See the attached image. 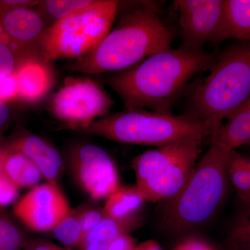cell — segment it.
<instances>
[{"instance_id": "cell-16", "label": "cell", "mask_w": 250, "mask_h": 250, "mask_svg": "<svg viewBox=\"0 0 250 250\" xmlns=\"http://www.w3.org/2000/svg\"><path fill=\"white\" fill-rule=\"evenodd\" d=\"M228 39L250 42V0H224L216 43Z\"/></svg>"}, {"instance_id": "cell-25", "label": "cell", "mask_w": 250, "mask_h": 250, "mask_svg": "<svg viewBox=\"0 0 250 250\" xmlns=\"http://www.w3.org/2000/svg\"><path fill=\"white\" fill-rule=\"evenodd\" d=\"M105 216L106 213L104 208H90L80 210V222L83 234V241L86 235L96 228Z\"/></svg>"}, {"instance_id": "cell-26", "label": "cell", "mask_w": 250, "mask_h": 250, "mask_svg": "<svg viewBox=\"0 0 250 250\" xmlns=\"http://www.w3.org/2000/svg\"><path fill=\"white\" fill-rule=\"evenodd\" d=\"M18 66L17 59L9 47L0 42V78L11 75Z\"/></svg>"}, {"instance_id": "cell-36", "label": "cell", "mask_w": 250, "mask_h": 250, "mask_svg": "<svg viewBox=\"0 0 250 250\" xmlns=\"http://www.w3.org/2000/svg\"><path fill=\"white\" fill-rule=\"evenodd\" d=\"M245 159H246L247 166H248L250 172V156L245 155Z\"/></svg>"}, {"instance_id": "cell-21", "label": "cell", "mask_w": 250, "mask_h": 250, "mask_svg": "<svg viewBox=\"0 0 250 250\" xmlns=\"http://www.w3.org/2000/svg\"><path fill=\"white\" fill-rule=\"evenodd\" d=\"M80 210H72L54 229L55 238L68 248H79L83 241Z\"/></svg>"}, {"instance_id": "cell-15", "label": "cell", "mask_w": 250, "mask_h": 250, "mask_svg": "<svg viewBox=\"0 0 250 250\" xmlns=\"http://www.w3.org/2000/svg\"><path fill=\"white\" fill-rule=\"evenodd\" d=\"M0 173L19 190L33 188L43 178L40 170L29 158L9 147L1 152Z\"/></svg>"}, {"instance_id": "cell-30", "label": "cell", "mask_w": 250, "mask_h": 250, "mask_svg": "<svg viewBox=\"0 0 250 250\" xmlns=\"http://www.w3.org/2000/svg\"><path fill=\"white\" fill-rule=\"evenodd\" d=\"M40 3V1L31 0H0V18L11 10L21 7L31 8Z\"/></svg>"}, {"instance_id": "cell-17", "label": "cell", "mask_w": 250, "mask_h": 250, "mask_svg": "<svg viewBox=\"0 0 250 250\" xmlns=\"http://www.w3.org/2000/svg\"><path fill=\"white\" fill-rule=\"evenodd\" d=\"M211 143L229 150L250 144V98L238 111L223 123Z\"/></svg>"}, {"instance_id": "cell-18", "label": "cell", "mask_w": 250, "mask_h": 250, "mask_svg": "<svg viewBox=\"0 0 250 250\" xmlns=\"http://www.w3.org/2000/svg\"><path fill=\"white\" fill-rule=\"evenodd\" d=\"M144 202L139 188L134 187H120L106 198L105 213L117 220H128L138 217Z\"/></svg>"}, {"instance_id": "cell-34", "label": "cell", "mask_w": 250, "mask_h": 250, "mask_svg": "<svg viewBox=\"0 0 250 250\" xmlns=\"http://www.w3.org/2000/svg\"><path fill=\"white\" fill-rule=\"evenodd\" d=\"M134 250H163L158 242L154 240H148L136 246Z\"/></svg>"}, {"instance_id": "cell-20", "label": "cell", "mask_w": 250, "mask_h": 250, "mask_svg": "<svg viewBox=\"0 0 250 250\" xmlns=\"http://www.w3.org/2000/svg\"><path fill=\"white\" fill-rule=\"evenodd\" d=\"M229 182L244 205H250V172L245 155L233 151L228 167Z\"/></svg>"}, {"instance_id": "cell-37", "label": "cell", "mask_w": 250, "mask_h": 250, "mask_svg": "<svg viewBox=\"0 0 250 250\" xmlns=\"http://www.w3.org/2000/svg\"><path fill=\"white\" fill-rule=\"evenodd\" d=\"M58 250H67L66 249H65V248H61V247H58Z\"/></svg>"}, {"instance_id": "cell-9", "label": "cell", "mask_w": 250, "mask_h": 250, "mask_svg": "<svg viewBox=\"0 0 250 250\" xmlns=\"http://www.w3.org/2000/svg\"><path fill=\"white\" fill-rule=\"evenodd\" d=\"M71 167L77 183L93 200L107 198L119 188L114 162L98 146L88 144L77 148L72 154Z\"/></svg>"}, {"instance_id": "cell-19", "label": "cell", "mask_w": 250, "mask_h": 250, "mask_svg": "<svg viewBox=\"0 0 250 250\" xmlns=\"http://www.w3.org/2000/svg\"><path fill=\"white\" fill-rule=\"evenodd\" d=\"M139 217L128 220H117L106 215L100 224L85 237L80 249L90 243H100L109 247L119 237L129 234L139 227Z\"/></svg>"}, {"instance_id": "cell-35", "label": "cell", "mask_w": 250, "mask_h": 250, "mask_svg": "<svg viewBox=\"0 0 250 250\" xmlns=\"http://www.w3.org/2000/svg\"><path fill=\"white\" fill-rule=\"evenodd\" d=\"M229 250H250V244H235L228 246Z\"/></svg>"}, {"instance_id": "cell-3", "label": "cell", "mask_w": 250, "mask_h": 250, "mask_svg": "<svg viewBox=\"0 0 250 250\" xmlns=\"http://www.w3.org/2000/svg\"><path fill=\"white\" fill-rule=\"evenodd\" d=\"M233 151L211 143L180 191L165 202L161 218L165 231L188 232L214 216L228 192V167Z\"/></svg>"}, {"instance_id": "cell-39", "label": "cell", "mask_w": 250, "mask_h": 250, "mask_svg": "<svg viewBox=\"0 0 250 250\" xmlns=\"http://www.w3.org/2000/svg\"><path fill=\"white\" fill-rule=\"evenodd\" d=\"M248 146H250V145H248Z\"/></svg>"}, {"instance_id": "cell-14", "label": "cell", "mask_w": 250, "mask_h": 250, "mask_svg": "<svg viewBox=\"0 0 250 250\" xmlns=\"http://www.w3.org/2000/svg\"><path fill=\"white\" fill-rule=\"evenodd\" d=\"M17 80L19 98L35 103L48 91L52 83L50 72L37 59L26 61L18 65L15 71Z\"/></svg>"}, {"instance_id": "cell-10", "label": "cell", "mask_w": 250, "mask_h": 250, "mask_svg": "<svg viewBox=\"0 0 250 250\" xmlns=\"http://www.w3.org/2000/svg\"><path fill=\"white\" fill-rule=\"evenodd\" d=\"M70 211V204L60 188L49 183L31 188L14 209L16 216L36 232L53 230Z\"/></svg>"}, {"instance_id": "cell-24", "label": "cell", "mask_w": 250, "mask_h": 250, "mask_svg": "<svg viewBox=\"0 0 250 250\" xmlns=\"http://www.w3.org/2000/svg\"><path fill=\"white\" fill-rule=\"evenodd\" d=\"M227 243L228 246L250 244V205H245L237 216Z\"/></svg>"}, {"instance_id": "cell-27", "label": "cell", "mask_w": 250, "mask_h": 250, "mask_svg": "<svg viewBox=\"0 0 250 250\" xmlns=\"http://www.w3.org/2000/svg\"><path fill=\"white\" fill-rule=\"evenodd\" d=\"M19 98V90L15 72L0 78V100L6 102Z\"/></svg>"}, {"instance_id": "cell-12", "label": "cell", "mask_w": 250, "mask_h": 250, "mask_svg": "<svg viewBox=\"0 0 250 250\" xmlns=\"http://www.w3.org/2000/svg\"><path fill=\"white\" fill-rule=\"evenodd\" d=\"M9 147L29 158L49 184L59 187V177L63 167L62 158L48 143L39 136L27 135L18 138Z\"/></svg>"}, {"instance_id": "cell-2", "label": "cell", "mask_w": 250, "mask_h": 250, "mask_svg": "<svg viewBox=\"0 0 250 250\" xmlns=\"http://www.w3.org/2000/svg\"><path fill=\"white\" fill-rule=\"evenodd\" d=\"M172 33L150 9H139L122 19L93 51L69 65L83 75L123 71L152 54L170 49Z\"/></svg>"}, {"instance_id": "cell-6", "label": "cell", "mask_w": 250, "mask_h": 250, "mask_svg": "<svg viewBox=\"0 0 250 250\" xmlns=\"http://www.w3.org/2000/svg\"><path fill=\"white\" fill-rule=\"evenodd\" d=\"M115 0H98L59 20L41 34L46 62L80 59L93 51L109 33L118 6Z\"/></svg>"}, {"instance_id": "cell-5", "label": "cell", "mask_w": 250, "mask_h": 250, "mask_svg": "<svg viewBox=\"0 0 250 250\" xmlns=\"http://www.w3.org/2000/svg\"><path fill=\"white\" fill-rule=\"evenodd\" d=\"M70 129L114 142L158 147L184 139L205 140L213 135L209 125L193 117L143 108L125 109Z\"/></svg>"}, {"instance_id": "cell-13", "label": "cell", "mask_w": 250, "mask_h": 250, "mask_svg": "<svg viewBox=\"0 0 250 250\" xmlns=\"http://www.w3.org/2000/svg\"><path fill=\"white\" fill-rule=\"evenodd\" d=\"M0 24L16 43L36 57L33 44L43 32L40 14L29 7L17 8L3 15Z\"/></svg>"}, {"instance_id": "cell-22", "label": "cell", "mask_w": 250, "mask_h": 250, "mask_svg": "<svg viewBox=\"0 0 250 250\" xmlns=\"http://www.w3.org/2000/svg\"><path fill=\"white\" fill-rule=\"evenodd\" d=\"M28 243L21 229L9 219L0 216V250H20L25 248Z\"/></svg>"}, {"instance_id": "cell-23", "label": "cell", "mask_w": 250, "mask_h": 250, "mask_svg": "<svg viewBox=\"0 0 250 250\" xmlns=\"http://www.w3.org/2000/svg\"><path fill=\"white\" fill-rule=\"evenodd\" d=\"M92 0H48L41 1L40 9L44 10L56 21L82 9L92 3Z\"/></svg>"}, {"instance_id": "cell-29", "label": "cell", "mask_w": 250, "mask_h": 250, "mask_svg": "<svg viewBox=\"0 0 250 250\" xmlns=\"http://www.w3.org/2000/svg\"><path fill=\"white\" fill-rule=\"evenodd\" d=\"M173 250H218L209 243L201 238H188L176 247Z\"/></svg>"}, {"instance_id": "cell-7", "label": "cell", "mask_w": 250, "mask_h": 250, "mask_svg": "<svg viewBox=\"0 0 250 250\" xmlns=\"http://www.w3.org/2000/svg\"><path fill=\"white\" fill-rule=\"evenodd\" d=\"M203 141L182 140L135 158L136 186L146 201H167L180 191L200 159Z\"/></svg>"}, {"instance_id": "cell-33", "label": "cell", "mask_w": 250, "mask_h": 250, "mask_svg": "<svg viewBox=\"0 0 250 250\" xmlns=\"http://www.w3.org/2000/svg\"><path fill=\"white\" fill-rule=\"evenodd\" d=\"M11 113L6 102L0 100V132L9 124Z\"/></svg>"}, {"instance_id": "cell-28", "label": "cell", "mask_w": 250, "mask_h": 250, "mask_svg": "<svg viewBox=\"0 0 250 250\" xmlns=\"http://www.w3.org/2000/svg\"><path fill=\"white\" fill-rule=\"evenodd\" d=\"M18 195L19 189L0 173V208L7 207L16 201Z\"/></svg>"}, {"instance_id": "cell-1", "label": "cell", "mask_w": 250, "mask_h": 250, "mask_svg": "<svg viewBox=\"0 0 250 250\" xmlns=\"http://www.w3.org/2000/svg\"><path fill=\"white\" fill-rule=\"evenodd\" d=\"M215 54L180 47L152 54L127 70L106 77L126 109L151 108L172 114L171 106L192 77L210 68Z\"/></svg>"}, {"instance_id": "cell-4", "label": "cell", "mask_w": 250, "mask_h": 250, "mask_svg": "<svg viewBox=\"0 0 250 250\" xmlns=\"http://www.w3.org/2000/svg\"><path fill=\"white\" fill-rule=\"evenodd\" d=\"M250 98V42L240 41L216 56L209 75L192 94L190 116L209 125L213 136Z\"/></svg>"}, {"instance_id": "cell-31", "label": "cell", "mask_w": 250, "mask_h": 250, "mask_svg": "<svg viewBox=\"0 0 250 250\" xmlns=\"http://www.w3.org/2000/svg\"><path fill=\"white\" fill-rule=\"evenodd\" d=\"M136 246L134 238L128 234L117 238L108 247L107 250H134Z\"/></svg>"}, {"instance_id": "cell-11", "label": "cell", "mask_w": 250, "mask_h": 250, "mask_svg": "<svg viewBox=\"0 0 250 250\" xmlns=\"http://www.w3.org/2000/svg\"><path fill=\"white\" fill-rule=\"evenodd\" d=\"M184 48L202 50L216 42L223 19L224 0H177Z\"/></svg>"}, {"instance_id": "cell-8", "label": "cell", "mask_w": 250, "mask_h": 250, "mask_svg": "<svg viewBox=\"0 0 250 250\" xmlns=\"http://www.w3.org/2000/svg\"><path fill=\"white\" fill-rule=\"evenodd\" d=\"M114 102L98 82L88 77H67L54 95L52 111L67 127L107 116Z\"/></svg>"}, {"instance_id": "cell-32", "label": "cell", "mask_w": 250, "mask_h": 250, "mask_svg": "<svg viewBox=\"0 0 250 250\" xmlns=\"http://www.w3.org/2000/svg\"><path fill=\"white\" fill-rule=\"evenodd\" d=\"M58 246L45 241H29L26 250H58Z\"/></svg>"}, {"instance_id": "cell-38", "label": "cell", "mask_w": 250, "mask_h": 250, "mask_svg": "<svg viewBox=\"0 0 250 250\" xmlns=\"http://www.w3.org/2000/svg\"><path fill=\"white\" fill-rule=\"evenodd\" d=\"M0 162H1V151H0Z\"/></svg>"}]
</instances>
